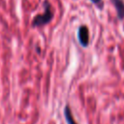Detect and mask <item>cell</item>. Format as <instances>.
<instances>
[{"label":"cell","instance_id":"6da1fadb","mask_svg":"<svg viewBox=\"0 0 124 124\" xmlns=\"http://www.w3.org/2000/svg\"><path fill=\"white\" fill-rule=\"evenodd\" d=\"M43 8H44V14L34 16L32 20V27H41L46 25L52 20L54 16V11L52 9L51 4L47 0H45L43 4Z\"/></svg>","mask_w":124,"mask_h":124},{"label":"cell","instance_id":"7a4b0ae2","mask_svg":"<svg viewBox=\"0 0 124 124\" xmlns=\"http://www.w3.org/2000/svg\"><path fill=\"white\" fill-rule=\"evenodd\" d=\"M78 40L82 47H87L89 46V30L86 25H80L78 30Z\"/></svg>","mask_w":124,"mask_h":124},{"label":"cell","instance_id":"3957f363","mask_svg":"<svg viewBox=\"0 0 124 124\" xmlns=\"http://www.w3.org/2000/svg\"><path fill=\"white\" fill-rule=\"evenodd\" d=\"M111 3L113 4L116 10L118 19L122 20L124 18V1L123 0H111Z\"/></svg>","mask_w":124,"mask_h":124},{"label":"cell","instance_id":"277c9868","mask_svg":"<svg viewBox=\"0 0 124 124\" xmlns=\"http://www.w3.org/2000/svg\"><path fill=\"white\" fill-rule=\"evenodd\" d=\"M64 116H65V120H66L67 124H78L75 121V118L72 114V111H71V108L69 106L64 107Z\"/></svg>","mask_w":124,"mask_h":124},{"label":"cell","instance_id":"5b68a950","mask_svg":"<svg viewBox=\"0 0 124 124\" xmlns=\"http://www.w3.org/2000/svg\"><path fill=\"white\" fill-rule=\"evenodd\" d=\"M94 5H96V6H98V7H100V8H102L103 7V0H90Z\"/></svg>","mask_w":124,"mask_h":124}]
</instances>
